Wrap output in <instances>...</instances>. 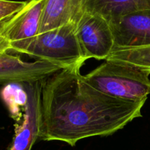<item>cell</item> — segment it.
<instances>
[{
	"label": "cell",
	"instance_id": "cell-2",
	"mask_svg": "<svg viewBox=\"0 0 150 150\" xmlns=\"http://www.w3.org/2000/svg\"><path fill=\"white\" fill-rule=\"evenodd\" d=\"M11 51L48 62L62 69L82 67L86 60L78 40L74 23L38 34L14 45Z\"/></svg>",
	"mask_w": 150,
	"mask_h": 150
},
{
	"label": "cell",
	"instance_id": "cell-9",
	"mask_svg": "<svg viewBox=\"0 0 150 150\" xmlns=\"http://www.w3.org/2000/svg\"><path fill=\"white\" fill-rule=\"evenodd\" d=\"M86 0H45L39 34L70 23H77Z\"/></svg>",
	"mask_w": 150,
	"mask_h": 150
},
{
	"label": "cell",
	"instance_id": "cell-4",
	"mask_svg": "<svg viewBox=\"0 0 150 150\" xmlns=\"http://www.w3.org/2000/svg\"><path fill=\"white\" fill-rule=\"evenodd\" d=\"M76 34L86 60H106L114 49L109 22L98 15L83 12L76 23Z\"/></svg>",
	"mask_w": 150,
	"mask_h": 150
},
{
	"label": "cell",
	"instance_id": "cell-1",
	"mask_svg": "<svg viewBox=\"0 0 150 150\" xmlns=\"http://www.w3.org/2000/svg\"><path fill=\"white\" fill-rule=\"evenodd\" d=\"M81 67L62 69L42 81L41 140L74 146L86 138L111 136L142 116L146 101L102 93L85 81Z\"/></svg>",
	"mask_w": 150,
	"mask_h": 150
},
{
	"label": "cell",
	"instance_id": "cell-8",
	"mask_svg": "<svg viewBox=\"0 0 150 150\" xmlns=\"http://www.w3.org/2000/svg\"><path fill=\"white\" fill-rule=\"evenodd\" d=\"M45 0H28L26 4L8 20L0 24V33L11 48L39 34Z\"/></svg>",
	"mask_w": 150,
	"mask_h": 150
},
{
	"label": "cell",
	"instance_id": "cell-11",
	"mask_svg": "<svg viewBox=\"0 0 150 150\" xmlns=\"http://www.w3.org/2000/svg\"><path fill=\"white\" fill-rule=\"evenodd\" d=\"M106 60L130 64L150 73V46L114 49Z\"/></svg>",
	"mask_w": 150,
	"mask_h": 150
},
{
	"label": "cell",
	"instance_id": "cell-7",
	"mask_svg": "<svg viewBox=\"0 0 150 150\" xmlns=\"http://www.w3.org/2000/svg\"><path fill=\"white\" fill-rule=\"evenodd\" d=\"M109 23L114 49L150 46V9L126 15Z\"/></svg>",
	"mask_w": 150,
	"mask_h": 150
},
{
	"label": "cell",
	"instance_id": "cell-12",
	"mask_svg": "<svg viewBox=\"0 0 150 150\" xmlns=\"http://www.w3.org/2000/svg\"><path fill=\"white\" fill-rule=\"evenodd\" d=\"M21 83H8L1 89V99L6 104L13 117H18L19 107L24 106L26 101V94L24 89L19 86Z\"/></svg>",
	"mask_w": 150,
	"mask_h": 150
},
{
	"label": "cell",
	"instance_id": "cell-13",
	"mask_svg": "<svg viewBox=\"0 0 150 150\" xmlns=\"http://www.w3.org/2000/svg\"><path fill=\"white\" fill-rule=\"evenodd\" d=\"M27 1H10L0 0V24L21 10L26 4Z\"/></svg>",
	"mask_w": 150,
	"mask_h": 150
},
{
	"label": "cell",
	"instance_id": "cell-14",
	"mask_svg": "<svg viewBox=\"0 0 150 150\" xmlns=\"http://www.w3.org/2000/svg\"><path fill=\"white\" fill-rule=\"evenodd\" d=\"M10 51V45L8 40L0 33V54Z\"/></svg>",
	"mask_w": 150,
	"mask_h": 150
},
{
	"label": "cell",
	"instance_id": "cell-3",
	"mask_svg": "<svg viewBox=\"0 0 150 150\" xmlns=\"http://www.w3.org/2000/svg\"><path fill=\"white\" fill-rule=\"evenodd\" d=\"M150 73L130 64L105 60L83 76L85 81L105 95L131 102L146 101L150 94Z\"/></svg>",
	"mask_w": 150,
	"mask_h": 150
},
{
	"label": "cell",
	"instance_id": "cell-6",
	"mask_svg": "<svg viewBox=\"0 0 150 150\" xmlns=\"http://www.w3.org/2000/svg\"><path fill=\"white\" fill-rule=\"evenodd\" d=\"M61 70V67L48 62H28L9 52L0 54V84L43 81Z\"/></svg>",
	"mask_w": 150,
	"mask_h": 150
},
{
	"label": "cell",
	"instance_id": "cell-10",
	"mask_svg": "<svg viewBox=\"0 0 150 150\" xmlns=\"http://www.w3.org/2000/svg\"><path fill=\"white\" fill-rule=\"evenodd\" d=\"M150 9V0H86L83 11L110 22L126 15Z\"/></svg>",
	"mask_w": 150,
	"mask_h": 150
},
{
	"label": "cell",
	"instance_id": "cell-5",
	"mask_svg": "<svg viewBox=\"0 0 150 150\" xmlns=\"http://www.w3.org/2000/svg\"><path fill=\"white\" fill-rule=\"evenodd\" d=\"M42 81L22 83L26 94L23 121L15 130L9 150H31L39 139L42 121L41 92Z\"/></svg>",
	"mask_w": 150,
	"mask_h": 150
}]
</instances>
